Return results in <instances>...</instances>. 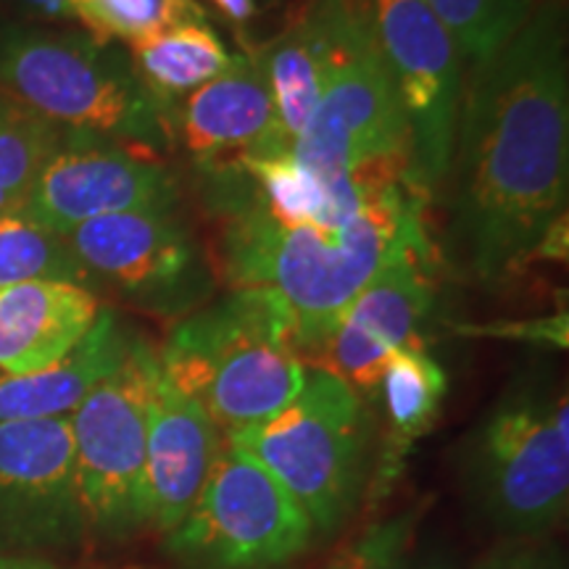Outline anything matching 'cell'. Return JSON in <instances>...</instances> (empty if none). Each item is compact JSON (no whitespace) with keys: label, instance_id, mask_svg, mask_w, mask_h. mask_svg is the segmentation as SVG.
Here are the masks:
<instances>
[{"label":"cell","instance_id":"6da1fadb","mask_svg":"<svg viewBox=\"0 0 569 569\" xmlns=\"http://www.w3.org/2000/svg\"><path fill=\"white\" fill-rule=\"evenodd\" d=\"M451 180V248L496 288L567 219L569 59L565 0H538L511 40L465 80Z\"/></svg>","mask_w":569,"mask_h":569},{"label":"cell","instance_id":"7a4b0ae2","mask_svg":"<svg viewBox=\"0 0 569 569\" xmlns=\"http://www.w3.org/2000/svg\"><path fill=\"white\" fill-rule=\"evenodd\" d=\"M211 174L227 206V277L234 288H267L282 298L303 365L377 272L411 248L430 246L422 219L427 198L409 182L377 196L351 222L325 227L277 222L243 190L240 167Z\"/></svg>","mask_w":569,"mask_h":569},{"label":"cell","instance_id":"3957f363","mask_svg":"<svg viewBox=\"0 0 569 569\" xmlns=\"http://www.w3.org/2000/svg\"><path fill=\"white\" fill-rule=\"evenodd\" d=\"M465 507L496 540L549 538L569 511V401L549 367L519 372L461 438Z\"/></svg>","mask_w":569,"mask_h":569},{"label":"cell","instance_id":"277c9868","mask_svg":"<svg viewBox=\"0 0 569 569\" xmlns=\"http://www.w3.org/2000/svg\"><path fill=\"white\" fill-rule=\"evenodd\" d=\"M161 375L232 436L267 422L301 393L309 367L288 306L267 288H234L180 319L156 348Z\"/></svg>","mask_w":569,"mask_h":569},{"label":"cell","instance_id":"5b68a950","mask_svg":"<svg viewBox=\"0 0 569 569\" xmlns=\"http://www.w3.org/2000/svg\"><path fill=\"white\" fill-rule=\"evenodd\" d=\"M0 92L74 132L159 148L172 140L167 113L130 51L90 32L0 24Z\"/></svg>","mask_w":569,"mask_h":569},{"label":"cell","instance_id":"8992f818","mask_svg":"<svg viewBox=\"0 0 569 569\" xmlns=\"http://www.w3.org/2000/svg\"><path fill=\"white\" fill-rule=\"evenodd\" d=\"M377 425L369 401L309 367L293 401L267 422L224 436L246 448L301 507L317 540L332 538L367 503Z\"/></svg>","mask_w":569,"mask_h":569},{"label":"cell","instance_id":"52a82bcc","mask_svg":"<svg viewBox=\"0 0 569 569\" xmlns=\"http://www.w3.org/2000/svg\"><path fill=\"white\" fill-rule=\"evenodd\" d=\"M327 32V77L293 159L327 182L369 163L409 167V127L388 63L356 0H311Z\"/></svg>","mask_w":569,"mask_h":569},{"label":"cell","instance_id":"ba28073f","mask_svg":"<svg viewBox=\"0 0 569 569\" xmlns=\"http://www.w3.org/2000/svg\"><path fill=\"white\" fill-rule=\"evenodd\" d=\"M159 375L156 348L138 336L122 365L69 417L74 482L92 543L122 546L151 530L146 436Z\"/></svg>","mask_w":569,"mask_h":569},{"label":"cell","instance_id":"9c48e42d","mask_svg":"<svg viewBox=\"0 0 569 569\" xmlns=\"http://www.w3.org/2000/svg\"><path fill=\"white\" fill-rule=\"evenodd\" d=\"M315 543L288 490L224 438L193 509L163 536V553L182 569H288Z\"/></svg>","mask_w":569,"mask_h":569},{"label":"cell","instance_id":"30bf717a","mask_svg":"<svg viewBox=\"0 0 569 569\" xmlns=\"http://www.w3.org/2000/svg\"><path fill=\"white\" fill-rule=\"evenodd\" d=\"M409 127V184L430 198L451 167L461 101L465 56L425 0H356Z\"/></svg>","mask_w":569,"mask_h":569},{"label":"cell","instance_id":"8fae6325","mask_svg":"<svg viewBox=\"0 0 569 569\" xmlns=\"http://www.w3.org/2000/svg\"><path fill=\"white\" fill-rule=\"evenodd\" d=\"M63 243L92 280L111 282L153 317L184 319L211 298V267L177 209L92 219L63 234Z\"/></svg>","mask_w":569,"mask_h":569},{"label":"cell","instance_id":"7c38bea8","mask_svg":"<svg viewBox=\"0 0 569 569\" xmlns=\"http://www.w3.org/2000/svg\"><path fill=\"white\" fill-rule=\"evenodd\" d=\"M90 543L69 417L0 422V557L63 565Z\"/></svg>","mask_w":569,"mask_h":569},{"label":"cell","instance_id":"4fadbf2b","mask_svg":"<svg viewBox=\"0 0 569 569\" xmlns=\"http://www.w3.org/2000/svg\"><path fill=\"white\" fill-rule=\"evenodd\" d=\"M177 203L174 174L151 148L74 132L46 161L24 211L63 238L92 219Z\"/></svg>","mask_w":569,"mask_h":569},{"label":"cell","instance_id":"5bb4252c","mask_svg":"<svg viewBox=\"0 0 569 569\" xmlns=\"http://www.w3.org/2000/svg\"><path fill=\"white\" fill-rule=\"evenodd\" d=\"M432 248H411L377 272L346 306L330 336L306 367L336 375L356 393L375 401L386 361L398 348L419 343V332L436 306Z\"/></svg>","mask_w":569,"mask_h":569},{"label":"cell","instance_id":"9a60e30c","mask_svg":"<svg viewBox=\"0 0 569 569\" xmlns=\"http://www.w3.org/2000/svg\"><path fill=\"white\" fill-rule=\"evenodd\" d=\"M222 446L224 432L201 403L159 375L148 407L146 436L151 530L167 536L188 517Z\"/></svg>","mask_w":569,"mask_h":569},{"label":"cell","instance_id":"2e32d148","mask_svg":"<svg viewBox=\"0 0 569 569\" xmlns=\"http://www.w3.org/2000/svg\"><path fill=\"white\" fill-rule=\"evenodd\" d=\"M177 130L209 172L251 156L272 127V92L259 56L232 53L230 67L174 106Z\"/></svg>","mask_w":569,"mask_h":569},{"label":"cell","instance_id":"e0dca14e","mask_svg":"<svg viewBox=\"0 0 569 569\" xmlns=\"http://www.w3.org/2000/svg\"><path fill=\"white\" fill-rule=\"evenodd\" d=\"M98 311V296L77 282L0 288V372L21 377L51 367L88 336Z\"/></svg>","mask_w":569,"mask_h":569},{"label":"cell","instance_id":"ac0fdd59","mask_svg":"<svg viewBox=\"0 0 569 569\" xmlns=\"http://www.w3.org/2000/svg\"><path fill=\"white\" fill-rule=\"evenodd\" d=\"M448 393V375L422 343H409L390 356L380 372L375 401H380L386 432L375 448L367 501L380 503L403 475L409 453L438 422Z\"/></svg>","mask_w":569,"mask_h":569},{"label":"cell","instance_id":"d6986e66","mask_svg":"<svg viewBox=\"0 0 569 569\" xmlns=\"http://www.w3.org/2000/svg\"><path fill=\"white\" fill-rule=\"evenodd\" d=\"M134 332L111 309L98 311L80 343L40 372L0 375V422L71 417L80 403L124 361Z\"/></svg>","mask_w":569,"mask_h":569},{"label":"cell","instance_id":"ffe728a7","mask_svg":"<svg viewBox=\"0 0 569 569\" xmlns=\"http://www.w3.org/2000/svg\"><path fill=\"white\" fill-rule=\"evenodd\" d=\"M272 92V127L246 159H282L315 117L327 77V32L317 6L306 0L282 34L256 51Z\"/></svg>","mask_w":569,"mask_h":569},{"label":"cell","instance_id":"44dd1931","mask_svg":"<svg viewBox=\"0 0 569 569\" xmlns=\"http://www.w3.org/2000/svg\"><path fill=\"white\" fill-rule=\"evenodd\" d=\"M134 69L153 92L172 127L177 98L211 82L230 67L232 53L206 19H188L130 42Z\"/></svg>","mask_w":569,"mask_h":569},{"label":"cell","instance_id":"7402d4cb","mask_svg":"<svg viewBox=\"0 0 569 569\" xmlns=\"http://www.w3.org/2000/svg\"><path fill=\"white\" fill-rule=\"evenodd\" d=\"M61 130L0 92V211L24 209Z\"/></svg>","mask_w":569,"mask_h":569},{"label":"cell","instance_id":"603a6c76","mask_svg":"<svg viewBox=\"0 0 569 569\" xmlns=\"http://www.w3.org/2000/svg\"><path fill=\"white\" fill-rule=\"evenodd\" d=\"M32 280H63L90 288L92 277L71 256L61 234L42 227L24 209L0 211V288Z\"/></svg>","mask_w":569,"mask_h":569},{"label":"cell","instance_id":"cb8c5ba5","mask_svg":"<svg viewBox=\"0 0 569 569\" xmlns=\"http://www.w3.org/2000/svg\"><path fill=\"white\" fill-rule=\"evenodd\" d=\"M469 63H482L511 40L538 0H425Z\"/></svg>","mask_w":569,"mask_h":569},{"label":"cell","instance_id":"d4e9b609","mask_svg":"<svg viewBox=\"0 0 569 569\" xmlns=\"http://www.w3.org/2000/svg\"><path fill=\"white\" fill-rule=\"evenodd\" d=\"M251 193L282 224H317L325 209V190L303 167L282 159H240ZM232 163V167H234Z\"/></svg>","mask_w":569,"mask_h":569},{"label":"cell","instance_id":"484cf974","mask_svg":"<svg viewBox=\"0 0 569 569\" xmlns=\"http://www.w3.org/2000/svg\"><path fill=\"white\" fill-rule=\"evenodd\" d=\"M74 19L101 40L130 42L188 19H206L196 0H77Z\"/></svg>","mask_w":569,"mask_h":569},{"label":"cell","instance_id":"4316f807","mask_svg":"<svg viewBox=\"0 0 569 569\" xmlns=\"http://www.w3.org/2000/svg\"><path fill=\"white\" fill-rule=\"evenodd\" d=\"M430 501H417L386 519L367 525L359 536L325 561L322 569H411L417 532Z\"/></svg>","mask_w":569,"mask_h":569},{"label":"cell","instance_id":"83f0119b","mask_svg":"<svg viewBox=\"0 0 569 569\" xmlns=\"http://www.w3.org/2000/svg\"><path fill=\"white\" fill-rule=\"evenodd\" d=\"M469 569H569V565L565 546L557 536H549L493 540Z\"/></svg>","mask_w":569,"mask_h":569},{"label":"cell","instance_id":"f1b7e54d","mask_svg":"<svg viewBox=\"0 0 569 569\" xmlns=\"http://www.w3.org/2000/svg\"><path fill=\"white\" fill-rule=\"evenodd\" d=\"M461 336L478 338H503L525 340V343L567 348V311L546 319H530V322H493V325H465L457 327Z\"/></svg>","mask_w":569,"mask_h":569},{"label":"cell","instance_id":"f546056e","mask_svg":"<svg viewBox=\"0 0 569 569\" xmlns=\"http://www.w3.org/2000/svg\"><path fill=\"white\" fill-rule=\"evenodd\" d=\"M411 569H461L457 553L443 543H422L415 549Z\"/></svg>","mask_w":569,"mask_h":569},{"label":"cell","instance_id":"4dcf8cb0","mask_svg":"<svg viewBox=\"0 0 569 569\" xmlns=\"http://www.w3.org/2000/svg\"><path fill=\"white\" fill-rule=\"evenodd\" d=\"M222 17L234 27H246L261 13L259 0H209Z\"/></svg>","mask_w":569,"mask_h":569},{"label":"cell","instance_id":"1f68e13d","mask_svg":"<svg viewBox=\"0 0 569 569\" xmlns=\"http://www.w3.org/2000/svg\"><path fill=\"white\" fill-rule=\"evenodd\" d=\"M19 3L51 19H74L77 9V0H19Z\"/></svg>","mask_w":569,"mask_h":569},{"label":"cell","instance_id":"d6a6232c","mask_svg":"<svg viewBox=\"0 0 569 569\" xmlns=\"http://www.w3.org/2000/svg\"><path fill=\"white\" fill-rule=\"evenodd\" d=\"M0 569H69L67 565L40 557H0Z\"/></svg>","mask_w":569,"mask_h":569}]
</instances>
